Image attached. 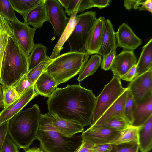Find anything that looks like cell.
I'll return each mask as SVG.
<instances>
[{
    "mask_svg": "<svg viewBox=\"0 0 152 152\" xmlns=\"http://www.w3.org/2000/svg\"><path fill=\"white\" fill-rule=\"evenodd\" d=\"M96 101L92 91L80 84H68L63 88L57 87L47 101L48 114L83 127L91 126Z\"/></svg>",
    "mask_w": 152,
    "mask_h": 152,
    "instance_id": "cell-1",
    "label": "cell"
},
{
    "mask_svg": "<svg viewBox=\"0 0 152 152\" xmlns=\"http://www.w3.org/2000/svg\"><path fill=\"white\" fill-rule=\"evenodd\" d=\"M41 114L37 104L21 111L9 121L8 134L19 148H29L36 135Z\"/></svg>",
    "mask_w": 152,
    "mask_h": 152,
    "instance_id": "cell-2",
    "label": "cell"
},
{
    "mask_svg": "<svg viewBox=\"0 0 152 152\" xmlns=\"http://www.w3.org/2000/svg\"><path fill=\"white\" fill-rule=\"evenodd\" d=\"M29 70L28 57L13 34L8 39L3 57L0 74L1 85L13 86Z\"/></svg>",
    "mask_w": 152,
    "mask_h": 152,
    "instance_id": "cell-3",
    "label": "cell"
},
{
    "mask_svg": "<svg viewBox=\"0 0 152 152\" xmlns=\"http://www.w3.org/2000/svg\"><path fill=\"white\" fill-rule=\"evenodd\" d=\"M36 139L44 152H73L81 144L82 136H64L53 126L51 116L41 114Z\"/></svg>",
    "mask_w": 152,
    "mask_h": 152,
    "instance_id": "cell-4",
    "label": "cell"
},
{
    "mask_svg": "<svg viewBox=\"0 0 152 152\" xmlns=\"http://www.w3.org/2000/svg\"><path fill=\"white\" fill-rule=\"evenodd\" d=\"M89 56L86 52L69 51L52 60L45 71L51 75L58 86L78 74Z\"/></svg>",
    "mask_w": 152,
    "mask_h": 152,
    "instance_id": "cell-5",
    "label": "cell"
},
{
    "mask_svg": "<svg viewBox=\"0 0 152 152\" xmlns=\"http://www.w3.org/2000/svg\"><path fill=\"white\" fill-rule=\"evenodd\" d=\"M96 12L90 11L76 15L77 22L67 41L70 52H86V42L97 20Z\"/></svg>",
    "mask_w": 152,
    "mask_h": 152,
    "instance_id": "cell-6",
    "label": "cell"
},
{
    "mask_svg": "<svg viewBox=\"0 0 152 152\" xmlns=\"http://www.w3.org/2000/svg\"><path fill=\"white\" fill-rule=\"evenodd\" d=\"M122 85L121 79L113 76L104 87L96 101L93 113L92 125L94 124L104 112L127 89Z\"/></svg>",
    "mask_w": 152,
    "mask_h": 152,
    "instance_id": "cell-7",
    "label": "cell"
},
{
    "mask_svg": "<svg viewBox=\"0 0 152 152\" xmlns=\"http://www.w3.org/2000/svg\"><path fill=\"white\" fill-rule=\"evenodd\" d=\"M127 88L136 103L147 100L152 96V69L136 77Z\"/></svg>",
    "mask_w": 152,
    "mask_h": 152,
    "instance_id": "cell-8",
    "label": "cell"
},
{
    "mask_svg": "<svg viewBox=\"0 0 152 152\" xmlns=\"http://www.w3.org/2000/svg\"><path fill=\"white\" fill-rule=\"evenodd\" d=\"M48 21L52 25L54 34L60 37L69 22L63 8L57 0H45Z\"/></svg>",
    "mask_w": 152,
    "mask_h": 152,
    "instance_id": "cell-9",
    "label": "cell"
},
{
    "mask_svg": "<svg viewBox=\"0 0 152 152\" xmlns=\"http://www.w3.org/2000/svg\"><path fill=\"white\" fill-rule=\"evenodd\" d=\"M11 25L15 37L28 57L35 44L34 37L36 29L18 18L11 22Z\"/></svg>",
    "mask_w": 152,
    "mask_h": 152,
    "instance_id": "cell-10",
    "label": "cell"
},
{
    "mask_svg": "<svg viewBox=\"0 0 152 152\" xmlns=\"http://www.w3.org/2000/svg\"><path fill=\"white\" fill-rule=\"evenodd\" d=\"M120 131L105 128L89 127L83 131L82 139L91 142L94 145L111 143L119 134Z\"/></svg>",
    "mask_w": 152,
    "mask_h": 152,
    "instance_id": "cell-11",
    "label": "cell"
},
{
    "mask_svg": "<svg viewBox=\"0 0 152 152\" xmlns=\"http://www.w3.org/2000/svg\"><path fill=\"white\" fill-rule=\"evenodd\" d=\"M115 35L117 47H121L124 50L133 51L142 43L141 40L125 23L120 26Z\"/></svg>",
    "mask_w": 152,
    "mask_h": 152,
    "instance_id": "cell-12",
    "label": "cell"
},
{
    "mask_svg": "<svg viewBox=\"0 0 152 152\" xmlns=\"http://www.w3.org/2000/svg\"><path fill=\"white\" fill-rule=\"evenodd\" d=\"M34 86L28 88L12 104L0 112V124L10 120L38 95L34 90Z\"/></svg>",
    "mask_w": 152,
    "mask_h": 152,
    "instance_id": "cell-13",
    "label": "cell"
},
{
    "mask_svg": "<svg viewBox=\"0 0 152 152\" xmlns=\"http://www.w3.org/2000/svg\"><path fill=\"white\" fill-rule=\"evenodd\" d=\"M137 63V59L133 51L123 50L116 55L110 69L113 76L120 79Z\"/></svg>",
    "mask_w": 152,
    "mask_h": 152,
    "instance_id": "cell-14",
    "label": "cell"
},
{
    "mask_svg": "<svg viewBox=\"0 0 152 152\" xmlns=\"http://www.w3.org/2000/svg\"><path fill=\"white\" fill-rule=\"evenodd\" d=\"M105 20L103 17L97 18L91 30L86 46V52L89 55L99 54Z\"/></svg>",
    "mask_w": 152,
    "mask_h": 152,
    "instance_id": "cell-15",
    "label": "cell"
},
{
    "mask_svg": "<svg viewBox=\"0 0 152 152\" xmlns=\"http://www.w3.org/2000/svg\"><path fill=\"white\" fill-rule=\"evenodd\" d=\"M127 92L128 88L98 120L91 125H99L115 118L125 119L124 116V109Z\"/></svg>",
    "mask_w": 152,
    "mask_h": 152,
    "instance_id": "cell-16",
    "label": "cell"
},
{
    "mask_svg": "<svg viewBox=\"0 0 152 152\" xmlns=\"http://www.w3.org/2000/svg\"><path fill=\"white\" fill-rule=\"evenodd\" d=\"M24 22L31 25L36 29L41 28L44 23L48 21L45 0H42L36 7L26 13L23 17Z\"/></svg>",
    "mask_w": 152,
    "mask_h": 152,
    "instance_id": "cell-17",
    "label": "cell"
},
{
    "mask_svg": "<svg viewBox=\"0 0 152 152\" xmlns=\"http://www.w3.org/2000/svg\"><path fill=\"white\" fill-rule=\"evenodd\" d=\"M115 33L110 21L108 19L105 20L103 26L99 54L103 56L111 51L116 50L117 47Z\"/></svg>",
    "mask_w": 152,
    "mask_h": 152,
    "instance_id": "cell-18",
    "label": "cell"
},
{
    "mask_svg": "<svg viewBox=\"0 0 152 152\" xmlns=\"http://www.w3.org/2000/svg\"><path fill=\"white\" fill-rule=\"evenodd\" d=\"M57 86L54 79L50 74L45 71L36 80L34 87L38 95L49 97L56 90Z\"/></svg>",
    "mask_w": 152,
    "mask_h": 152,
    "instance_id": "cell-19",
    "label": "cell"
},
{
    "mask_svg": "<svg viewBox=\"0 0 152 152\" xmlns=\"http://www.w3.org/2000/svg\"><path fill=\"white\" fill-rule=\"evenodd\" d=\"M152 115V96L142 103H136L132 115L131 126L139 127Z\"/></svg>",
    "mask_w": 152,
    "mask_h": 152,
    "instance_id": "cell-20",
    "label": "cell"
},
{
    "mask_svg": "<svg viewBox=\"0 0 152 152\" xmlns=\"http://www.w3.org/2000/svg\"><path fill=\"white\" fill-rule=\"evenodd\" d=\"M51 120L54 128L61 134L68 137H71L84 130V127L80 125L56 115L51 116Z\"/></svg>",
    "mask_w": 152,
    "mask_h": 152,
    "instance_id": "cell-21",
    "label": "cell"
},
{
    "mask_svg": "<svg viewBox=\"0 0 152 152\" xmlns=\"http://www.w3.org/2000/svg\"><path fill=\"white\" fill-rule=\"evenodd\" d=\"M152 115L142 126L138 132L139 149L141 152H149L152 148Z\"/></svg>",
    "mask_w": 152,
    "mask_h": 152,
    "instance_id": "cell-22",
    "label": "cell"
},
{
    "mask_svg": "<svg viewBox=\"0 0 152 152\" xmlns=\"http://www.w3.org/2000/svg\"><path fill=\"white\" fill-rule=\"evenodd\" d=\"M152 69V39L142 48V51L136 64L135 77Z\"/></svg>",
    "mask_w": 152,
    "mask_h": 152,
    "instance_id": "cell-23",
    "label": "cell"
},
{
    "mask_svg": "<svg viewBox=\"0 0 152 152\" xmlns=\"http://www.w3.org/2000/svg\"><path fill=\"white\" fill-rule=\"evenodd\" d=\"M77 13V12H75L70 17L68 23L61 35L49 57L51 60H53L60 55V53L63 48L64 44L67 40L76 23L77 20L76 16Z\"/></svg>",
    "mask_w": 152,
    "mask_h": 152,
    "instance_id": "cell-24",
    "label": "cell"
},
{
    "mask_svg": "<svg viewBox=\"0 0 152 152\" xmlns=\"http://www.w3.org/2000/svg\"><path fill=\"white\" fill-rule=\"evenodd\" d=\"M13 34L11 22L0 15V74L3 57L8 39Z\"/></svg>",
    "mask_w": 152,
    "mask_h": 152,
    "instance_id": "cell-25",
    "label": "cell"
},
{
    "mask_svg": "<svg viewBox=\"0 0 152 152\" xmlns=\"http://www.w3.org/2000/svg\"><path fill=\"white\" fill-rule=\"evenodd\" d=\"M47 48L43 44H35L28 56L29 69H31L42 61L49 59L47 53Z\"/></svg>",
    "mask_w": 152,
    "mask_h": 152,
    "instance_id": "cell-26",
    "label": "cell"
},
{
    "mask_svg": "<svg viewBox=\"0 0 152 152\" xmlns=\"http://www.w3.org/2000/svg\"><path fill=\"white\" fill-rule=\"evenodd\" d=\"M101 60L100 55L97 54L92 55L79 72L77 80L81 82L86 77L93 75L101 65Z\"/></svg>",
    "mask_w": 152,
    "mask_h": 152,
    "instance_id": "cell-27",
    "label": "cell"
},
{
    "mask_svg": "<svg viewBox=\"0 0 152 152\" xmlns=\"http://www.w3.org/2000/svg\"><path fill=\"white\" fill-rule=\"evenodd\" d=\"M138 128L139 127L130 126L120 131L118 135L111 144L113 145L131 143L138 144Z\"/></svg>",
    "mask_w": 152,
    "mask_h": 152,
    "instance_id": "cell-28",
    "label": "cell"
},
{
    "mask_svg": "<svg viewBox=\"0 0 152 152\" xmlns=\"http://www.w3.org/2000/svg\"><path fill=\"white\" fill-rule=\"evenodd\" d=\"M42 0H9L15 11L23 17L30 10L37 6Z\"/></svg>",
    "mask_w": 152,
    "mask_h": 152,
    "instance_id": "cell-29",
    "label": "cell"
},
{
    "mask_svg": "<svg viewBox=\"0 0 152 152\" xmlns=\"http://www.w3.org/2000/svg\"><path fill=\"white\" fill-rule=\"evenodd\" d=\"M130 126H131V124L124 118H117L112 119L99 125H91L90 127L94 128H105L121 131Z\"/></svg>",
    "mask_w": 152,
    "mask_h": 152,
    "instance_id": "cell-30",
    "label": "cell"
},
{
    "mask_svg": "<svg viewBox=\"0 0 152 152\" xmlns=\"http://www.w3.org/2000/svg\"><path fill=\"white\" fill-rule=\"evenodd\" d=\"M92 7L90 0H70L64 12L69 17H70L75 12L80 13Z\"/></svg>",
    "mask_w": 152,
    "mask_h": 152,
    "instance_id": "cell-31",
    "label": "cell"
},
{
    "mask_svg": "<svg viewBox=\"0 0 152 152\" xmlns=\"http://www.w3.org/2000/svg\"><path fill=\"white\" fill-rule=\"evenodd\" d=\"M52 61L49 58L29 70L27 74L28 78L34 84L40 76L45 71L47 67Z\"/></svg>",
    "mask_w": 152,
    "mask_h": 152,
    "instance_id": "cell-32",
    "label": "cell"
},
{
    "mask_svg": "<svg viewBox=\"0 0 152 152\" xmlns=\"http://www.w3.org/2000/svg\"><path fill=\"white\" fill-rule=\"evenodd\" d=\"M2 85L4 96L3 109H5L18 99L20 97L12 86Z\"/></svg>",
    "mask_w": 152,
    "mask_h": 152,
    "instance_id": "cell-33",
    "label": "cell"
},
{
    "mask_svg": "<svg viewBox=\"0 0 152 152\" xmlns=\"http://www.w3.org/2000/svg\"><path fill=\"white\" fill-rule=\"evenodd\" d=\"M0 15L7 19L11 22L17 19L9 0H0Z\"/></svg>",
    "mask_w": 152,
    "mask_h": 152,
    "instance_id": "cell-34",
    "label": "cell"
},
{
    "mask_svg": "<svg viewBox=\"0 0 152 152\" xmlns=\"http://www.w3.org/2000/svg\"><path fill=\"white\" fill-rule=\"evenodd\" d=\"M136 103L132 94L128 89V92L124 106V116L126 119L131 124L132 115Z\"/></svg>",
    "mask_w": 152,
    "mask_h": 152,
    "instance_id": "cell-35",
    "label": "cell"
},
{
    "mask_svg": "<svg viewBox=\"0 0 152 152\" xmlns=\"http://www.w3.org/2000/svg\"><path fill=\"white\" fill-rule=\"evenodd\" d=\"M27 74L24 75L16 83L12 86L19 97L34 85L28 78Z\"/></svg>",
    "mask_w": 152,
    "mask_h": 152,
    "instance_id": "cell-36",
    "label": "cell"
},
{
    "mask_svg": "<svg viewBox=\"0 0 152 152\" xmlns=\"http://www.w3.org/2000/svg\"><path fill=\"white\" fill-rule=\"evenodd\" d=\"M138 143H131L113 145L110 152H138Z\"/></svg>",
    "mask_w": 152,
    "mask_h": 152,
    "instance_id": "cell-37",
    "label": "cell"
},
{
    "mask_svg": "<svg viewBox=\"0 0 152 152\" xmlns=\"http://www.w3.org/2000/svg\"><path fill=\"white\" fill-rule=\"evenodd\" d=\"M18 147L7 134L5 137L0 152H19Z\"/></svg>",
    "mask_w": 152,
    "mask_h": 152,
    "instance_id": "cell-38",
    "label": "cell"
},
{
    "mask_svg": "<svg viewBox=\"0 0 152 152\" xmlns=\"http://www.w3.org/2000/svg\"><path fill=\"white\" fill-rule=\"evenodd\" d=\"M116 55V50H113L109 53L103 56L101 63V68L105 71L110 69L114 59Z\"/></svg>",
    "mask_w": 152,
    "mask_h": 152,
    "instance_id": "cell-39",
    "label": "cell"
},
{
    "mask_svg": "<svg viewBox=\"0 0 152 152\" xmlns=\"http://www.w3.org/2000/svg\"><path fill=\"white\" fill-rule=\"evenodd\" d=\"M94 145L89 141L82 139L81 144L73 152H93Z\"/></svg>",
    "mask_w": 152,
    "mask_h": 152,
    "instance_id": "cell-40",
    "label": "cell"
},
{
    "mask_svg": "<svg viewBox=\"0 0 152 152\" xmlns=\"http://www.w3.org/2000/svg\"><path fill=\"white\" fill-rule=\"evenodd\" d=\"M9 120L0 124V152L5 137L8 134Z\"/></svg>",
    "mask_w": 152,
    "mask_h": 152,
    "instance_id": "cell-41",
    "label": "cell"
},
{
    "mask_svg": "<svg viewBox=\"0 0 152 152\" xmlns=\"http://www.w3.org/2000/svg\"><path fill=\"white\" fill-rule=\"evenodd\" d=\"M142 1V0H125L124 1V6L126 9L128 10L132 9L137 10L140 6Z\"/></svg>",
    "mask_w": 152,
    "mask_h": 152,
    "instance_id": "cell-42",
    "label": "cell"
},
{
    "mask_svg": "<svg viewBox=\"0 0 152 152\" xmlns=\"http://www.w3.org/2000/svg\"><path fill=\"white\" fill-rule=\"evenodd\" d=\"M136 64L133 66L128 71L120 78L126 81L131 82L135 77Z\"/></svg>",
    "mask_w": 152,
    "mask_h": 152,
    "instance_id": "cell-43",
    "label": "cell"
},
{
    "mask_svg": "<svg viewBox=\"0 0 152 152\" xmlns=\"http://www.w3.org/2000/svg\"><path fill=\"white\" fill-rule=\"evenodd\" d=\"M112 146L113 144L111 143L94 145L93 152H110Z\"/></svg>",
    "mask_w": 152,
    "mask_h": 152,
    "instance_id": "cell-44",
    "label": "cell"
},
{
    "mask_svg": "<svg viewBox=\"0 0 152 152\" xmlns=\"http://www.w3.org/2000/svg\"><path fill=\"white\" fill-rule=\"evenodd\" d=\"M93 7H96L99 9L105 8L111 3L110 0H90Z\"/></svg>",
    "mask_w": 152,
    "mask_h": 152,
    "instance_id": "cell-45",
    "label": "cell"
},
{
    "mask_svg": "<svg viewBox=\"0 0 152 152\" xmlns=\"http://www.w3.org/2000/svg\"><path fill=\"white\" fill-rule=\"evenodd\" d=\"M138 9L140 11L147 10L152 13V0H142L140 4V6Z\"/></svg>",
    "mask_w": 152,
    "mask_h": 152,
    "instance_id": "cell-46",
    "label": "cell"
},
{
    "mask_svg": "<svg viewBox=\"0 0 152 152\" xmlns=\"http://www.w3.org/2000/svg\"><path fill=\"white\" fill-rule=\"evenodd\" d=\"M0 108H4V96L1 84H0Z\"/></svg>",
    "mask_w": 152,
    "mask_h": 152,
    "instance_id": "cell-47",
    "label": "cell"
},
{
    "mask_svg": "<svg viewBox=\"0 0 152 152\" xmlns=\"http://www.w3.org/2000/svg\"><path fill=\"white\" fill-rule=\"evenodd\" d=\"M25 152H44L40 148H37L34 147L31 148H29L25 151Z\"/></svg>",
    "mask_w": 152,
    "mask_h": 152,
    "instance_id": "cell-48",
    "label": "cell"
},
{
    "mask_svg": "<svg viewBox=\"0 0 152 152\" xmlns=\"http://www.w3.org/2000/svg\"><path fill=\"white\" fill-rule=\"evenodd\" d=\"M58 1L61 6L66 9L68 6L70 0H58Z\"/></svg>",
    "mask_w": 152,
    "mask_h": 152,
    "instance_id": "cell-49",
    "label": "cell"
},
{
    "mask_svg": "<svg viewBox=\"0 0 152 152\" xmlns=\"http://www.w3.org/2000/svg\"><path fill=\"white\" fill-rule=\"evenodd\" d=\"M0 83H1V79L0 77Z\"/></svg>",
    "mask_w": 152,
    "mask_h": 152,
    "instance_id": "cell-50",
    "label": "cell"
}]
</instances>
